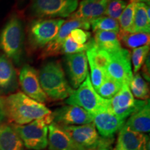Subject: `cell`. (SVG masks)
<instances>
[{
	"label": "cell",
	"instance_id": "obj_26",
	"mask_svg": "<svg viewBox=\"0 0 150 150\" xmlns=\"http://www.w3.org/2000/svg\"><path fill=\"white\" fill-rule=\"evenodd\" d=\"M88 62L93 63L95 66L106 70L110 61V54L104 50L99 48L95 42L86 51Z\"/></svg>",
	"mask_w": 150,
	"mask_h": 150
},
{
	"label": "cell",
	"instance_id": "obj_20",
	"mask_svg": "<svg viewBox=\"0 0 150 150\" xmlns=\"http://www.w3.org/2000/svg\"><path fill=\"white\" fill-rule=\"evenodd\" d=\"M47 140L50 150H74L67 133L54 122L48 126Z\"/></svg>",
	"mask_w": 150,
	"mask_h": 150
},
{
	"label": "cell",
	"instance_id": "obj_37",
	"mask_svg": "<svg viewBox=\"0 0 150 150\" xmlns=\"http://www.w3.org/2000/svg\"><path fill=\"white\" fill-rule=\"evenodd\" d=\"M7 119L4 98L0 96V124L4 122Z\"/></svg>",
	"mask_w": 150,
	"mask_h": 150
},
{
	"label": "cell",
	"instance_id": "obj_39",
	"mask_svg": "<svg viewBox=\"0 0 150 150\" xmlns=\"http://www.w3.org/2000/svg\"><path fill=\"white\" fill-rule=\"evenodd\" d=\"M141 2H144V3H148V4H149V0H141Z\"/></svg>",
	"mask_w": 150,
	"mask_h": 150
},
{
	"label": "cell",
	"instance_id": "obj_24",
	"mask_svg": "<svg viewBox=\"0 0 150 150\" xmlns=\"http://www.w3.org/2000/svg\"><path fill=\"white\" fill-rule=\"evenodd\" d=\"M118 37L120 43H122L126 47L132 50L149 44L150 35L149 33H132L120 30Z\"/></svg>",
	"mask_w": 150,
	"mask_h": 150
},
{
	"label": "cell",
	"instance_id": "obj_7",
	"mask_svg": "<svg viewBox=\"0 0 150 150\" xmlns=\"http://www.w3.org/2000/svg\"><path fill=\"white\" fill-rule=\"evenodd\" d=\"M64 22L62 18L33 20L28 29V39L31 49L42 50L57 34Z\"/></svg>",
	"mask_w": 150,
	"mask_h": 150
},
{
	"label": "cell",
	"instance_id": "obj_35",
	"mask_svg": "<svg viewBox=\"0 0 150 150\" xmlns=\"http://www.w3.org/2000/svg\"><path fill=\"white\" fill-rule=\"evenodd\" d=\"M114 137L112 138H101L99 145L96 150H115L113 147Z\"/></svg>",
	"mask_w": 150,
	"mask_h": 150
},
{
	"label": "cell",
	"instance_id": "obj_6",
	"mask_svg": "<svg viewBox=\"0 0 150 150\" xmlns=\"http://www.w3.org/2000/svg\"><path fill=\"white\" fill-rule=\"evenodd\" d=\"M78 5V0H31L30 11L36 19H63L70 17Z\"/></svg>",
	"mask_w": 150,
	"mask_h": 150
},
{
	"label": "cell",
	"instance_id": "obj_21",
	"mask_svg": "<svg viewBox=\"0 0 150 150\" xmlns=\"http://www.w3.org/2000/svg\"><path fill=\"white\" fill-rule=\"evenodd\" d=\"M23 142L12 124H0V150H23Z\"/></svg>",
	"mask_w": 150,
	"mask_h": 150
},
{
	"label": "cell",
	"instance_id": "obj_15",
	"mask_svg": "<svg viewBox=\"0 0 150 150\" xmlns=\"http://www.w3.org/2000/svg\"><path fill=\"white\" fill-rule=\"evenodd\" d=\"M93 122L102 138H112L125 125V121L118 117L108 107L92 115Z\"/></svg>",
	"mask_w": 150,
	"mask_h": 150
},
{
	"label": "cell",
	"instance_id": "obj_30",
	"mask_svg": "<svg viewBox=\"0 0 150 150\" xmlns=\"http://www.w3.org/2000/svg\"><path fill=\"white\" fill-rule=\"evenodd\" d=\"M93 42V39L91 38V40L87 44L80 45L75 42L72 38H71L70 35H69L67 37V38L65 39L63 45H62L61 54H63L67 55V54L79 53V52H86L91 47Z\"/></svg>",
	"mask_w": 150,
	"mask_h": 150
},
{
	"label": "cell",
	"instance_id": "obj_9",
	"mask_svg": "<svg viewBox=\"0 0 150 150\" xmlns=\"http://www.w3.org/2000/svg\"><path fill=\"white\" fill-rule=\"evenodd\" d=\"M147 101L136 100L128 84H124L115 96L108 99V108L118 117L125 121Z\"/></svg>",
	"mask_w": 150,
	"mask_h": 150
},
{
	"label": "cell",
	"instance_id": "obj_32",
	"mask_svg": "<svg viewBox=\"0 0 150 150\" xmlns=\"http://www.w3.org/2000/svg\"><path fill=\"white\" fill-rule=\"evenodd\" d=\"M127 5V2L125 0H110L104 15L115 20H119Z\"/></svg>",
	"mask_w": 150,
	"mask_h": 150
},
{
	"label": "cell",
	"instance_id": "obj_16",
	"mask_svg": "<svg viewBox=\"0 0 150 150\" xmlns=\"http://www.w3.org/2000/svg\"><path fill=\"white\" fill-rule=\"evenodd\" d=\"M110 0H82L74 11L70 17L80 19L91 22L104 15L106 7Z\"/></svg>",
	"mask_w": 150,
	"mask_h": 150
},
{
	"label": "cell",
	"instance_id": "obj_31",
	"mask_svg": "<svg viewBox=\"0 0 150 150\" xmlns=\"http://www.w3.org/2000/svg\"><path fill=\"white\" fill-rule=\"evenodd\" d=\"M149 44L134 49L131 54V59L134 67V74L138 72L140 69L149 55Z\"/></svg>",
	"mask_w": 150,
	"mask_h": 150
},
{
	"label": "cell",
	"instance_id": "obj_19",
	"mask_svg": "<svg viewBox=\"0 0 150 150\" xmlns=\"http://www.w3.org/2000/svg\"><path fill=\"white\" fill-rule=\"evenodd\" d=\"M125 126L136 132L149 133L150 131V106L149 99L143 106L129 116Z\"/></svg>",
	"mask_w": 150,
	"mask_h": 150
},
{
	"label": "cell",
	"instance_id": "obj_34",
	"mask_svg": "<svg viewBox=\"0 0 150 150\" xmlns=\"http://www.w3.org/2000/svg\"><path fill=\"white\" fill-rule=\"evenodd\" d=\"M71 38L80 45H86L91 40V33L81 29H75L71 31Z\"/></svg>",
	"mask_w": 150,
	"mask_h": 150
},
{
	"label": "cell",
	"instance_id": "obj_38",
	"mask_svg": "<svg viewBox=\"0 0 150 150\" xmlns=\"http://www.w3.org/2000/svg\"><path fill=\"white\" fill-rule=\"evenodd\" d=\"M115 150H126L124 148L122 145L121 144V142L117 140V145L115 146Z\"/></svg>",
	"mask_w": 150,
	"mask_h": 150
},
{
	"label": "cell",
	"instance_id": "obj_11",
	"mask_svg": "<svg viewBox=\"0 0 150 150\" xmlns=\"http://www.w3.org/2000/svg\"><path fill=\"white\" fill-rule=\"evenodd\" d=\"M91 28V22L80 19L69 17L58 31L57 34L47 45L42 49L40 54L41 59L56 56L61 54V50L63 42L71 31L75 29L88 30Z\"/></svg>",
	"mask_w": 150,
	"mask_h": 150
},
{
	"label": "cell",
	"instance_id": "obj_25",
	"mask_svg": "<svg viewBox=\"0 0 150 150\" xmlns=\"http://www.w3.org/2000/svg\"><path fill=\"white\" fill-rule=\"evenodd\" d=\"M129 87L134 97L142 101H146L149 99V85L140 73L137 72L134 74L129 82Z\"/></svg>",
	"mask_w": 150,
	"mask_h": 150
},
{
	"label": "cell",
	"instance_id": "obj_12",
	"mask_svg": "<svg viewBox=\"0 0 150 150\" xmlns=\"http://www.w3.org/2000/svg\"><path fill=\"white\" fill-rule=\"evenodd\" d=\"M52 122L59 126H79L93 122V116L83 108L74 105H66L52 112Z\"/></svg>",
	"mask_w": 150,
	"mask_h": 150
},
{
	"label": "cell",
	"instance_id": "obj_36",
	"mask_svg": "<svg viewBox=\"0 0 150 150\" xmlns=\"http://www.w3.org/2000/svg\"><path fill=\"white\" fill-rule=\"evenodd\" d=\"M149 55L148 56L147 59H146V61L144 63L143 65L142 66V72L141 74L143 77L147 81H149L150 80V69H149Z\"/></svg>",
	"mask_w": 150,
	"mask_h": 150
},
{
	"label": "cell",
	"instance_id": "obj_14",
	"mask_svg": "<svg viewBox=\"0 0 150 150\" xmlns=\"http://www.w3.org/2000/svg\"><path fill=\"white\" fill-rule=\"evenodd\" d=\"M65 63L71 86L74 90L78 88L88 74L86 52L67 54L65 56Z\"/></svg>",
	"mask_w": 150,
	"mask_h": 150
},
{
	"label": "cell",
	"instance_id": "obj_28",
	"mask_svg": "<svg viewBox=\"0 0 150 150\" xmlns=\"http://www.w3.org/2000/svg\"><path fill=\"white\" fill-rule=\"evenodd\" d=\"M141 1V0H130L128 4L123 11L119 20L120 28L121 31L131 32L133 22H134L135 8L137 3Z\"/></svg>",
	"mask_w": 150,
	"mask_h": 150
},
{
	"label": "cell",
	"instance_id": "obj_29",
	"mask_svg": "<svg viewBox=\"0 0 150 150\" xmlns=\"http://www.w3.org/2000/svg\"><path fill=\"white\" fill-rule=\"evenodd\" d=\"M122 86V84L108 76L96 92L102 98L110 99L120 91Z\"/></svg>",
	"mask_w": 150,
	"mask_h": 150
},
{
	"label": "cell",
	"instance_id": "obj_27",
	"mask_svg": "<svg viewBox=\"0 0 150 150\" xmlns=\"http://www.w3.org/2000/svg\"><path fill=\"white\" fill-rule=\"evenodd\" d=\"M91 27L93 32L103 31L118 33L120 30L119 22L107 16H101L94 19L91 22Z\"/></svg>",
	"mask_w": 150,
	"mask_h": 150
},
{
	"label": "cell",
	"instance_id": "obj_33",
	"mask_svg": "<svg viewBox=\"0 0 150 150\" xmlns=\"http://www.w3.org/2000/svg\"><path fill=\"white\" fill-rule=\"evenodd\" d=\"M88 63L90 65V68H91V74L89 75L91 83L93 86L94 89L97 91L100 87L101 85L104 83V81L107 79L108 76L107 75L106 70L95 66L93 63Z\"/></svg>",
	"mask_w": 150,
	"mask_h": 150
},
{
	"label": "cell",
	"instance_id": "obj_8",
	"mask_svg": "<svg viewBox=\"0 0 150 150\" xmlns=\"http://www.w3.org/2000/svg\"><path fill=\"white\" fill-rule=\"evenodd\" d=\"M72 141L74 150H96L102 137L99 136L93 122L79 126H63Z\"/></svg>",
	"mask_w": 150,
	"mask_h": 150
},
{
	"label": "cell",
	"instance_id": "obj_4",
	"mask_svg": "<svg viewBox=\"0 0 150 150\" xmlns=\"http://www.w3.org/2000/svg\"><path fill=\"white\" fill-rule=\"evenodd\" d=\"M52 122V120L38 119L27 125H12L27 149L43 150L48 145V126Z\"/></svg>",
	"mask_w": 150,
	"mask_h": 150
},
{
	"label": "cell",
	"instance_id": "obj_18",
	"mask_svg": "<svg viewBox=\"0 0 150 150\" xmlns=\"http://www.w3.org/2000/svg\"><path fill=\"white\" fill-rule=\"evenodd\" d=\"M17 87V74L12 61L4 54H0V93H11Z\"/></svg>",
	"mask_w": 150,
	"mask_h": 150
},
{
	"label": "cell",
	"instance_id": "obj_3",
	"mask_svg": "<svg viewBox=\"0 0 150 150\" xmlns=\"http://www.w3.org/2000/svg\"><path fill=\"white\" fill-rule=\"evenodd\" d=\"M24 35L22 21L16 16L9 19L0 33V50L16 64L20 63L23 54Z\"/></svg>",
	"mask_w": 150,
	"mask_h": 150
},
{
	"label": "cell",
	"instance_id": "obj_17",
	"mask_svg": "<svg viewBox=\"0 0 150 150\" xmlns=\"http://www.w3.org/2000/svg\"><path fill=\"white\" fill-rule=\"evenodd\" d=\"M117 140L126 150H149V136L131 130L125 125L119 131Z\"/></svg>",
	"mask_w": 150,
	"mask_h": 150
},
{
	"label": "cell",
	"instance_id": "obj_5",
	"mask_svg": "<svg viewBox=\"0 0 150 150\" xmlns=\"http://www.w3.org/2000/svg\"><path fill=\"white\" fill-rule=\"evenodd\" d=\"M65 103L67 105L79 106L91 115L108 107V99L101 97L94 89L89 74L78 88L65 99Z\"/></svg>",
	"mask_w": 150,
	"mask_h": 150
},
{
	"label": "cell",
	"instance_id": "obj_13",
	"mask_svg": "<svg viewBox=\"0 0 150 150\" xmlns=\"http://www.w3.org/2000/svg\"><path fill=\"white\" fill-rule=\"evenodd\" d=\"M19 83L27 96L42 104L48 102V97L39 81L38 72L34 67L29 65H24L19 75Z\"/></svg>",
	"mask_w": 150,
	"mask_h": 150
},
{
	"label": "cell",
	"instance_id": "obj_23",
	"mask_svg": "<svg viewBox=\"0 0 150 150\" xmlns=\"http://www.w3.org/2000/svg\"><path fill=\"white\" fill-rule=\"evenodd\" d=\"M149 5L144 2L137 3L135 8L134 22L131 32L132 33H150V16L147 15Z\"/></svg>",
	"mask_w": 150,
	"mask_h": 150
},
{
	"label": "cell",
	"instance_id": "obj_22",
	"mask_svg": "<svg viewBox=\"0 0 150 150\" xmlns=\"http://www.w3.org/2000/svg\"><path fill=\"white\" fill-rule=\"evenodd\" d=\"M94 33V42L99 48L108 53L116 52L122 48L118 37V33L103 31H97Z\"/></svg>",
	"mask_w": 150,
	"mask_h": 150
},
{
	"label": "cell",
	"instance_id": "obj_10",
	"mask_svg": "<svg viewBox=\"0 0 150 150\" xmlns=\"http://www.w3.org/2000/svg\"><path fill=\"white\" fill-rule=\"evenodd\" d=\"M110 54V61L106 72L110 78L121 84H128L132 79L131 53L128 50L121 48Z\"/></svg>",
	"mask_w": 150,
	"mask_h": 150
},
{
	"label": "cell",
	"instance_id": "obj_2",
	"mask_svg": "<svg viewBox=\"0 0 150 150\" xmlns=\"http://www.w3.org/2000/svg\"><path fill=\"white\" fill-rule=\"evenodd\" d=\"M38 72L41 88L48 99L52 101L64 100L74 92L60 61L46 62Z\"/></svg>",
	"mask_w": 150,
	"mask_h": 150
},
{
	"label": "cell",
	"instance_id": "obj_1",
	"mask_svg": "<svg viewBox=\"0 0 150 150\" xmlns=\"http://www.w3.org/2000/svg\"><path fill=\"white\" fill-rule=\"evenodd\" d=\"M4 102L7 119L15 125H27L38 119L52 120V112L45 105L22 92L8 95L4 98Z\"/></svg>",
	"mask_w": 150,
	"mask_h": 150
}]
</instances>
